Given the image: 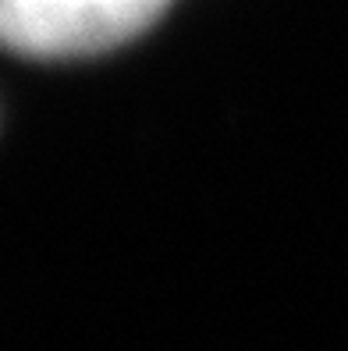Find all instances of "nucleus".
<instances>
[{"instance_id": "f257e3e1", "label": "nucleus", "mask_w": 348, "mask_h": 351, "mask_svg": "<svg viewBox=\"0 0 348 351\" xmlns=\"http://www.w3.org/2000/svg\"><path fill=\"white\" fill-rule=\"evenodd\" d=\"M171 0H0L8 47L25 57H89L146 32Z\"/></svg>"}]
</instances>
